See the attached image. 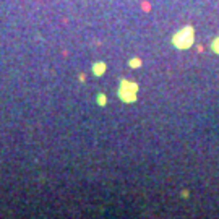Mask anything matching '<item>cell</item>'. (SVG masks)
<instances>
[{
    "instance_id": "cell-1",
    "label": "cell",
    "mask_w": 219,
    "mask_h": 219,
    "mask_svg": "<svg viewBox=\"0 0 219 219\" xmlns=\"http://www.w3.org/2000/svg\"><path fill=\"white\" fill-rule=\"evenodd\" d=\"M193 41H195V31H193L192 26L182 28V29H180L179 33H175L172 37V44H174V47H177V49L192 47Z\"/></svg>"
},
{
    "instance_id": "cell-2",
    "label": "cell",
    "mask_w": 219,
    "mask_h": 219,
    "mask_svg": "<svg viewBox=\"0 0 219 219\" xmlns=\"http://www.w3.org/2000/svg\"><path fill=\"white\" fill-rule=\"evenodd\" d=\"M137 93H138V85L130 80H123L119 88V97L123 102H135L137 101Z\"/></svg>"
},
{
    "instance_id": "cell-3",
    "label": "cell",
    "mask_w": 219,
    "mask_h": 219,
    "mask_svg": "<svg viewBox=\"0 0 219 219\" xmlns=\"http://www.w3.org/2000/svg\"><path fill=\"white\" fill-rule=\"evenodd\" d=\"M107 65L104 64V62H96V64H93V73H94L96 76H101L104 75V72H106Z\"/></svg>"
},
{
    "instance_id": "cell-4",
    "label": "cell",
    "mask_w": 219,
    "mask_h": 219,
    "mask_svg": "<svg viewBox=\"0 0 219 219\" xmlns=\"http://www.w3.org/2000/svg\"><path fill=\"white\" fill-rule=\"evenodd\" d=\"M128 65H130L131 68H138V67L141 65V60H140V58H137V57H135V58H131V60L128 62Z\"/></svg>"
},
{
    "instance_id": "cell-5",
    "label": "cell",
    "mask_w": 219,
    "mask_h": 219,
    "mask_svg": "<svg viewBox=\"0 0 219 219\" xmlns=\"http://www.w3.org/2000/svg\"><path fill=\"white\" fill-rule=\"evenodd\" d=\"M97 104H99L101 107H104L107 104V97L104 96V94H99V96H97Z\"/></svg>"
},
{
    "instance_id": "cell-6",
    "label": "cell",
    "mask_w": 219,
    "mask_h": 219,
    "mask_svg": "<svg viewBox=\"0 0 219 219\" xmlns=\"http://www.w3.org/2000/svg\"><path fill=\"white\" fill-rule=\"evenodd\" d=\"M211 49H213V50H214V52H216V54L219 55V37H218L216 41H214L213 44H211Z\"/></svg>"
}]
</instances>
